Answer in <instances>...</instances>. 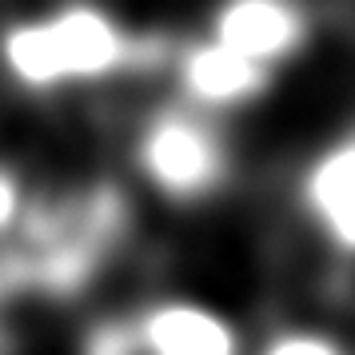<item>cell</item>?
Listing matches in <instances>:
<instances>
[{"label":"cell","instance_id":"cell-5","mask_svg":"<svg viewBox=\"0 0 355 355\" xmlns=\"http://www.w3.org/2000/svg\"><path fill=\"white\" fill-rule=\"evenodd\" d=\"M164 64H172L176 96L184 104L200 108V112H211V116L248 108L259 96H268L275 84L272 68L243 60L232 49L208 40L204 33L184 40V44H172Z\"/></svg>","mask_w":355,"mask_h":355},{"label":"cell","instance_id":"cell-2","mask_svg":"<svg viewBox=\"0 0 355 355\" xmlns=\"http://www.w3.org/2000/svg\"><path fill=\"white\" fill-rule=\"evenodd\" d=\"M132 224L128 196L112 180L33 192L20 227L4 243L12 291L72 295L116 256Z\"/></svg>","mask_w":355,"mask_h":355},{"label":"cell","instance_id":"cell-4","mask_svg":"<svg viewBox=\"0 0 355 355\" xmlns=\"http://www.w3.org/2000/svg\"><path fill=\"white\" fill-rule=\"evenodd\" d=\"M204 36L252 64L279 72L307 49L311 12L304 0H216Z\"/></svg>","mask_w":355,"mask_h":355},{"label":"cell","instance_id":"cell-1","mask_svg":"<svg viewBox=\"0 0 355 355\" xmlns=\"http://www.w3.org/2000/svg\"><path fill=\"white\" fill-rule=\"evenodd\" d=\"M168 49V40L124 24L104 4L64 0L0 28V76L24 96H64L156 72Z\"/></svg>","mask_w":355,"mask_h":355},{"label":"cell","instance_id":"cell-10","mask_svg":"<svg viewBox=\"0 0 355 355\" xmlns=\"http://www.w3.org/2000/svg\"><path fill=\"white\" fill-rule=\"evenodd\" d=\"M33 200V188L20 168L12 164H0V248L12 240V232L20 227V216Z\"/></svg>","mask_w":355,"mask_h":355},{"label":"cell","instance_id":"cell-6","mask_svg":"<svg viewBox=\"0 0 355 355\" xmlns=\"http://www.w3.org/2000/svg\"><path fill=\"white\" fill-rule=\"evenodd\" d=\"M295 200L323 248L336 259H355V128L304 164Z\"/></svg>","mask_w":355,"mask_h":355},{"label":"cell","instance_id":"cell-7","mask_svg":"<svg viewBox=\"0 0 355 355\" xmlns=\"http://www.w3.org/2000/svg\"><path fill=\"white\" fill-rule=\"evenodd\" d=\"M128 323L152 355H243L240 327L200 300H152L136 307Z\"/></svg>","mask_w":355,"mask_h":355},{"label":"cell","instance_id":"cell-9","mask_svg":"<svg viewBox=\"0 0 355 355\" xmlns=\"http://www.w3.org/2000/svg\"><path fill=\"white\" fill-rule=\"evenodd\" d=\"M80 355H152V352L144 347V339L136 336L128 315H120V320H100L88 331Z\"/></svg>","mask_w":355,"mask_h":355},{"label":"cell","instance_id":"cell-3","mask_svg":"<svg viewBox=\"0 0 355 355\" xmlns=\"http://www.w3.org/2000/svg\"><path fill=\"white\" fill-rule=\"evenodd\" d=\"M132 168L168 204H204L224 192L236 156L220 116L184 100H164L132 132Z\"/></svg>","mask_w":355,"mask_h":355},{"label":"cell","instance_id":"cell-8","mask_svg":"<svg viewBox=\"0 0 355 355\" xmlns=\"http://www.w3.org/2000/svg\"><path fill=\"white\" fill-rule=\"evenodd\" d=\"M256 355H352L347 343L320 327H279L263 339Z\"/></svg>","mask_w":355,"mask_h":355}]
</instances>
